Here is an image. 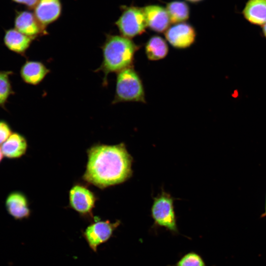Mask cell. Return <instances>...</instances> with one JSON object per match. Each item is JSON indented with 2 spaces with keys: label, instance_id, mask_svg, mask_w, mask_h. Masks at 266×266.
<instances>
[{
  "label": "cell",
  "instance_id": "23",
  "mask_svg": "<svg viewBox=\"0 0 266 266\" xmlns=\"http://www.w3.org/2000/svg\"><path fill=\"white\" fill-rule=\"evenodd\" d=\"M262 32L264 36L266 39V23L262 26Z\"/></svg>",
  "mask_w": 266,
  "mask_h": 266
},
{
  "label": "cell",
  "instance_id": "18",
  "mask_svg": "<svg viewBox=\"0 0 266 266\" xmlns=\"http://www.w3.org/2000/svg\"><path fill=\"white\" fill-rule=\"evenodd\" d=\"M170 22L174 24L184 22L190 17V8L184 1L175 0L168 2L166 7Z\"/></svg>",
  "mask_w": 266,
  "mask_h": 266
},
{
  "label": "cell",
  "instance_id": "4",
  "mask_svg": "<svg viewBox=\"0 0 266 266\" xmlns=\"http://www.w3.org/2000/svg\"><path fill=\"white\" fill-rule=\"evenodd\" d=\"M175 199L162 188L161 193L153 197L151 208L154 226L164 228L173 234L179 233L174 207Z\"/></svg>",
  "mask_w": 266,
  "mask_h": 266
},
{
  "label": "cell",
  "instance_id": "3",
  "mask_svg": "<svg viewBox=\"0 0 266 266\" xmlns=\"http://www.w3.org/2000/svg\"><path fill=\"white\" fill-rule=\"evenodd\" d=\"M141 80L132 66L117 72L116 91L112 104L120 102H145Z\"/></svg>",
  "mask_w": 266,
  "mask_h": 266
},
{
  "label": "cell",
  "instance_id": "13",
  "mask_svg": "<svg viewBox=\"0 0 266 266\" xmlns=\"http://www.w3.org/2000/svg\"><path fill=\"white\" fill-rule=\"evenodd\" d=\"M50 69L41 62L27 61L22 66L20 74L23 81L28 84L36 85L39 84Z\"/></svg>",
  "mask_w": 266,
  "mask_h": 266
},
{
  "label": "cell",
  "instance_id": "25",
  "mask_svg": "<svg viewBox=\"0 0 266 266\" xmlns=\"http://www.w3.org/2000/svg\"><path fill=\"white\" fill-rule=\"evenodd\" d=\"M4 155L2 153L1 148H0V164L3 160Z\"/></svg>",
  "mask_w": 266,
  "mask_h": 266
},
{
  "label": "cell",
  "instance_id": "24",
  "mask_svg": "<svg viewBox=\"0 0 266 266\" xmlns=\"http://www.w3.org/2000/svg\"><path fill=\"white\" fill-rule=\"evenodd\" d=\"M185 0L190 2H191V3H196L200 2L203 0Z\"/></svg>",
  "mask_w": 266,
  "mask_h": 266
},
{
  "label": "cell",
  "instance_id": "2",
  "mask_svg": "<svg viewBox=\"0 0 266 266\" xmlns=\"http://www.w3.org/2000/svg\"><path fill=\"white\" fill-rule=\"evenodd\" d=\"M103 60L95 71L104 73L103 85H107V77L111 72H119L132 66L134 55L139 47L131 39L122 35L107 34L101 46Z\"/></svg>",
  "mask_w": 266,
  "mask_h": 266
},
{
  "label": "cell",
  "instance_id": "5",
  "mask_svg": "<svg viewBox=\"0 0 266 266\" xmlns=\"http://www.w3.org/2000/svg\"><path fill=\"white\" fill-rule=\"evenodd\" d=\"M121 15L115 22L121 35L131 39L143 33L147 26L142 7L122 6Z\"/></svg>",
  "mask_w": 266,
  "mask_h": 266
},
{
  "label": "cell",
  "instance_id": "1",
  "mask_svg": "<svg viewBox=\"0 0 266 266\" xmlns=\"http://www.w3.org/2000/svg\"><path fill=\"white\" fill-rule=\"evenodd\" d=\"M87 153L83 175L87 182L102 189L123 183L132 176L133 159L124 143L95 145Z\"/></svg>",
  "mask_w": 266,
  "mask_h": 266
},
{
  "label": "cell",
  "instance_id": "6",
  "mask_svg": "<svg viewBox=\"0 0 266 266\" xmlns=\"http://www.w3.org/2000/svg\"><path fill=\"white\" fill-rule=\"evenodd\" d=\"M120 224L119 220L112 223L109 220L95 219L94 223L85 229L83 235L90 248L96 252L100 245L107 242L111 237Z\"/></svg>",
  "mask_w": 266,
  "mask_h": 266
},
{
  "label": "cell",
  "instance_id": "20",
  "mask_svg": "<svg viewBox=\"0 0 266 266\" xmlns=\"http://www.w3.org/2000/svg\"><path fill=\"white\" fill-rule=\"evenodd\" d=\"M174 266H207L200 255L190 252L183 255Z\"/></svg>",
  "mask_w": 266,
  "mask_h": 266
},
{
  "label": "cell",
  "instance_id": "26",
  "mask_svg": "<svg viewBox=\"0 0 266 266\" xmlns=\"http://www.w3.org/2000/svg\"><path fill=\"white\" fill-rule=\"evenodd\" d=\"M264 216H266V209H265V212L264 213H263L262 215V217H264Z\"/></svg>",
  "mask_w": 266,
  "mask_h": 266
},
{
  "label": "cell",
  "instance_id": "11",
  "mask_svg": "<svg viewBox=\"0 0 266 266\" xmlns=\"http://www.w3.org/2000/svg\"><path fill=\"white\" fill-rule=\"evenodd\" d=\"M5 206L7 213L15 220L27 219L31 215L28 199L21 191L10 192L6 198Z\"/></svg>",
  "mask_w": 266,
  "mask_h": 266
},
{
  "label": "cell",
  "instance_id": "19",
  "mask_svg": "<svg viewBox=\"0 0 266 266\" xmlns=\"http://www.w3.org/2000/svg\"><path fill=\"white\" fill-rule=\"evenodd\" d=\"M12 74L11 71H0V107L4 109L9 97L14 94L9 78Z\"/></svg>",
  "mask_w": 266,
  "mask_h": 266
},
{
  "label": "cell",
  "instance_id": "12",
  "mask_svg": "<svg viewBox=\"0 0 266 266\" xmlns=\"http://www.w3.org/2000/svg\"><path fill=\"white\" fill-rule=\"evenodd\" d=\"M142 8L147 26L151 30L163 33L169 28L171 22L166 8L159 5L151 4Z\"/></svg>",
  "mask_w": 266,
  "mask_h": 266
},
{
  "label": "cell",
  "instance_id": "7",
  "mask_svg": "<svg viewBox=\"0 0 266 266\" xmlns=\"http://www.w3.org/2000/svg\"><path fill=\"white\" fill-rule=\"evenodd\" d=\"M96 200L94 194L84 186L76 184L69 190V205L82 216L91 215Z\"/></svg>",
  "mask_w": 266,
  "mask_h": 266
},
{
  "label": "cell",
  "instance_id": "14",
  "mask_svg": "<svg viewBox=\"0 0 266 266\" xmlns=\"http://www.w3.org/2000/svg\"><path fill=\"white\" fill-rule=\"evenodd\" d=\"M1 148L4 157L10 160L17 159L26 154L28 149L27 140L22 134L14 132L2 143Z\"/></svg>",
  "mask_w": 266,
  "mask_h": 266
},
{
  "label": "cell",
  "instance_id": "15",
  "mask_svg": "<svg viewBox=\"0 0 266 266\" xmlns=\"http://www.w3.org/2000/svg\"><path fill=\"white\" fill-rule=\"evenodd\" d=\"M33 38L16 30L15 28L5 31L3 42L10 51L24 56L30 46Z\"/></svg>",
  "mask_w": 266,
  "mask_h": 266
},
{
  "label": "cell",
  "instance_id": "21",
  "mask_svg": "<svg viewBox=\"0 0 266 266\" xmlns=\"http://www.w3.org/2000/svg\"><path fill=\"white\" fill-rule=\"evenodd\" d=\"M12 133L9 124L4 120H0V144L5 142Z\"/></svg>",
  "mask_w": 266,
  "mask_h": 266
},
{
  "label": "cell",
  "instance_id": "22",
  "mask_svg": "<svg viewBox=\"0 0 266 266\" xmlns=\"http://www.w3.org/2000/svg\"><path fill=\"white\" fill-rule=\"evenodd\" d=\"M13 1L26 5L30 9H33L38 0H12Z\"/></svg>",
  "mask_w": 266,
  "mask_h": 266
},
{
  "label": "cell",
  "instance_id": "17",
  "mask_svg": "<svg viewBox=\"0 0 266 266\" xmlns=\"http://www.w3.org/2000/svg\"><path fill=\"white\" fill-rule=\"evenodd\" d=\"M148 59L156 61L164 59L168 52V47L166 40L159 35H153L147 41L145 46Z\"/></svg>",
  "mask_w": 266,
  "mask_h": 266
},
{
  "label": "cell",
  "instance_id": "8",
  "mask_svg": "<svg viewBox=\"0 0 266 266\" xmlns=\"http://www.w3.org/2000/svg\"><path fill=\"white\" fill-rule=\"evenodd\" d=\"M165 33L168 42L173 47L178 49L190 46L195 42L196 37L194 28L185 22L175 24L169 27Z\"/></svg>",
  "mask_w": 266,
  "mask_h": 266
},
{
  "label": "cell",
  "instance_id": "9",
  "mask_svg": "<svg viewBox=\"0 0 266 266\" xmlns=\"http://www.w3.org/2000/svg\"><path fill=\"white\" fill-rule=\"evenodd\" d=\"M14 27L16 30L33 39L47 33L46 29L39 23L33 13L27 10L17 13Z\"/></svg>",
  "mask_w": 266,
  "mask_h": 266
},
{
  "label": "cell",
  "instance_id": "16",
  "mask_svg": "<svg viewBox=\"0 0 266 266\" xmlns=\"http://www.w3.org/2000/svg\"><path fill=\"white\" fill-rule=\"evenodd\" d=\"M242 13L251 24L263 26L266 23V0H248Z\"/></svg>",
  "mask_w": 266,
  "mask_h": 266
},
{
  "label": "cell",
  "instance_id": "10",
  "mask_svg": "<svg viewBox=\"0 0 266 266\" xmlns=\"http://www.w3.org/2000/svg\"><path fill=\"white\" fill-rule=\"evenodd\" d=\"M33 9L36 18L46 29L60 18L62 5L60 0H38Z\"/></svg>",
  "mask_w": 266,
  "mask_h": 266
}]
</instances>
